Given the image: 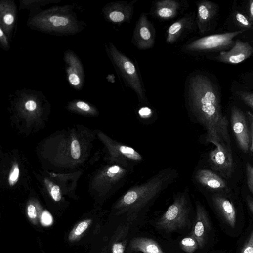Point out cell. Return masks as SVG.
I'll use <instances>...</instances> for the list:
<instances>
[{
	"label": "cell",
	"mask_w": 253,
	"mask_h": 253,
	"mask_svg": "<svg viewBox=\"0 0 253 253\" xmlns=\"http://www.w3.org/2000/svg\"><path fill=\"white\" fill-rule=\"evenodd\" d=\"M71 154L74 159H78L81 155V148L79 142L77 140H73L71 144Z\"/></svg>",
	"instance_id": "obj_24"
},
{
	"label": "cell",
	"mask_w": 253,
	"mask_h": 253,
	"mask_svg": "<svg viewBox=\"0 0 253 253\" xmlns=\"http://www.w3.org/2000/svg\"><path fill=\"white\" fill-rule=\"evenodd\" d=\"M156 30L148 18V14L143 12L136 22L131 43L139 50L149 49L154 47Z\"/></svg>",
	"instance_id": "obj_7"
},
{
	"label": "cell",
	"mask_w": 253,
	"mask_h": 253,
	"mask_svg": "<svg viewBox=\"0 0 253 253\" xmlns=\"http://www.w3.org/2000/svg\"><path fill=\"white\" fill-rule=\"evenodd\" d=\"M139 112L140 115L142 116H147L151 113V110L148 107H145L141 108Z\"/></svg>",
	"instance_id": "obj_36"
},
{
	"label": "cell",
	"mask_w": 253,
	"mask_h": 253,
	"mask_svg": "<svg viewBox=\"0 0 253 253\" xmlns=\"http://www.w3.org/2000/svg\"><path fill=\"white\" fill-rule=\"evenodd\" d=\"M216 86L201 73L189 75L185 83V101L189 118L201 125L206 143H219L231 150L229 122L222 111Z\"/></svg>",
	"instance_id": "obj_1"
},
{
	"label": "cell",
	"mask_w": 253,
	"mask_h": 253,
	"mask_svg": "<svg viewBox=\"0 0 253 253\" xmlns=\"http://www.w3.org/2000/svg\"><path fill=\"white\" fill-rule=\"evenodd\" d=\"M25 107L29 111L35 110L37 107L36 103L33 100H29L25 103Z\"/></svg>",
	"instance_id": "obj_32"
},
{
	"label": "cell",
	"mask_w": 253,
	"mask_h": 253,
	"mask_svg": "<svg viewBox=\"0 0 253 253\" xmlns=\"http://www.w3.org/2000/svg\"><path fill=\"white\" fill-rule=\"evenodd\" d=\"M196 218L191 235L197 240L198 246L203 248L206 243L211 227L207 212L199 202L196 203Z\"/></svg>",
	"instance_id": "obj_12"
},
{
	"label": "cell",
	"mask_w": 253,
	"mask_h": 253,
	"mask_svg": "<svg viewBox=\"0 0 253 253\" xmlns=\"http://www.w3.org/2000/svg\"><path fill=\"white\" fill-rule=\"evenodd\" d=\"M196 25V18L193 13H186L171 24L167 29L166 41L172 44L191 33Z\"/></svg>",
	"instance_id": "obj_11"
},
{
	"label": "cell",
	"mask_w": 253,
	"mask_h": 253,
	"mask_svg": "<svg viewBox=\"0 0 253 253\" xmlns=\"http://www.w3.org/2000/svg\"><path fill=\"white\" fill-rule=\"evenodd\" d=\"M188 6L186 0H160L153 2L149 14L159 20H170L184 12Z\"/></svg>",
	"instance_id": "obj_8"
},
{
	"label": "cell",
	"mask_w": 253,
	"mask_h": 253,
	"mask_svg": "<svg viewBox=\"0 0 253 253\" xmlns=\"http://www.w3.org/2000/svg\"><path fill=\"white\" fill-rule=\"evenodd\" d=\"M90 222V219H87L80 222L71 232L69 236L70 239L73 240L81 236L87 229Z\"/></svg>",
	"instance_id": "obj_20"
},
{
	"label": "cell",
	"mask_w": 253,
	"mask_h": 253,
	"mask_svg": "<svg viewBox=\"0 0 253 253\" xmlns=\"http://www.w3.org/2000/svg\"><path fill=\"white\" fill-rule=\"evenodd\" d=\"M237 94L245 104L253 109V93L239 91L237 92Z\"/></svg>",
	"instance_id": "obj_22"
},
{
	"label": "cell",
	"mask_w": 253,
	"mask_h": 253,
	"mask_svg": "<svg viewBox=\"0 0 253 253\" xmlns=\"http://www.w3.org/2000/svg\"><path fill=\"white\" fill-rule=\"evenodd\" d=\"M192 180L197 185L216 193L224 192L228 189L226 182L215 171L208 169H195Z\"/></svg>",
	"instance_id": "obj_10"
},
{
	"label": "cell",
	"mask_w": 253,
	"mask_h": 253,
	"mask_svg": "<svg viewBox=\"0 0 253 253\" xmlns=\"http://www.w3.org/2000/svg\"><path fill=\"white\" fill-rule=\"evenodd\" d=\"M130 249L143 253H164L160 245L153 239L139 237L133 238L130 242Z\"/></svg>",
	"instance_id": "obj_17"
},
{
	"label": "cell",
	"mask_w": 253,
	"mask_h": 253,
	"mask_svg": "<svg viewBox=\"0 0 253 253\" xmlns=\"http://www.w3.org/2000/svg\"><path fill=\"white\" fill-rule=\"evenodd\" d=\"M247 114L250 123V129L253 130V114L250 111H247Z\"/></svg>",
	"instance_id": "obj_38"
},
{
	"label": "cell",
	"mask_w": 253,
	"mask_h": 253,
	"mask_svg": "<svg viewBox=\"0 0 253 253\" xmlns=\"http://www.w3.org/2000/svg\"><path fill=\"white\" fill-rule=\"evenodd\" d=\"M246 174L248 188L253 194V166L249 163L246 164Z\"/></svg>",
	"instance_id": "obj_21"
},
{
	"label": "cell",
	"mask_w": 253,
	"mask_h": 253,
	"mask_svg": "<svg viewBox=\"0 0 253 253\" xmlns=\"http://www.w3.org/2000/svg\"><path fill=\"white\" fill-rule=\"evenodd\" d=\"M136 1V0H133L114 3L108 13L109 20L114 23L120 24L130 22L133 17L134 4Z\"/></svg>",
	"instance_id": "obj_15"
},
{
	"label": "cell",
	"mask_w": 253,
	"mask_h": 253,
	"mask_svg": "<svg viewBox=\"0 0 253 253\" xmlns=\"http://www.w3.org/2000/svg\"><path fill=\"white\" fill-rule=\"evenodd\" d=\"M253 52V48L248 42L237 40L229 50L221 51L216 59L224 63L236 64L248 58Z\"/></svg>",
	"instance_id": "obj_13"
},
{
	"label": "cell",
	"mask_w": 253,
	"mask_h": 253,
	"mask_svg": "<svg viewBox=\"0 0 253 253\" xmlns=\"http://www.w3.org/2000/svg\"><path fill=\"white\" fill-rule=\"evenodd\" d=\"M244 31L211 35L189 41L183 45L181 50L184 53L192 54L224 49L232 45L233 39Z\"/></svg>",
	"instance_id": "obj_5"
},
{
	"label": "cell",
	"mask_w": 253,
	"mask_h": 253,
	"mask_svg": "<svg viewBox=\"0 0 253 253\" xmlns=\"http://www.w3.org/2000/svg\"><path fill=\"white\" fill-rule=\"evenodd\" d=\"M3 35V32H2V31L1 30V29H0V37H1Z\"/></svg>",
	"instance_id": "obj_40"
},
{
	"label": "cell",
	"mask_w": 253,
	"mask_h": 253,
	"mask_svg": "<svg viewBox=\"0 0 253 253\" xmlns=\"http://www.w3.org/2000/svg\"><path fill=\"white\" fill-rule=\"evenodd\" d=\"M19 175V169L18 165H15L10 173L8 181L10 185H14L18 180Z\"/></svg>",
	"instance_id": "obj_27"
},
{
	"label": "cell",
	"mask_w": 253,
	"mask_h": 253,
	"mask_svg": "<svg viewBox=\"0 0 253 253\" xmlns=\"http://www.w3.org/2000/svg\"><path fill=\"white\" fill-rule=\"evenodd\" d=\"M211 199L216 211L227 223L232 228H234L236 223V215L232 203L219 193L214 194Z\"/></svg>",
	"instance_id": "obj_16"
},
{
	"label": "cell",
	"mask_w": 253,
	"mask_h": 253,
	"mask_svg": "<svg viewBox=\"0 0 253 253\" xmlns=\"http://www.w3.org/2000/svg\"><path fill=\"white\" fill-rule=\"evenodd\" d=\"M27 214L29 217L33 220L35 219L37 216L36 208L33 204H30L27 207Z\"/></svg>",
	"instance_id": "obj_30"
},
{
	"label": "cell",
	"mask_w": 253,
	"mask_h": 253,
	"mask_svg": "<svg viewBox=\"0 0 253 253\" xmlns=\"http://www.w3.org/2000/svg\"><path fill=\"white\" fill-rule=\"evenodd\" d=\"M128 232V227L123 225L119 230L118 237L112 248V253H124L127 243V235Z\"/></svg>",
	"instance_id": "obj_18"
},
{
	"label": "cell",
	"mask_w": 253,
	"mask_h": 253,
	"mask_svg": "<svg viewBox=\"0 0 253 253\" xmlns=\"http://www.w3.org/2000/svg\"><path fill=\"white\" fill-rule=\"evenodd\" d=\"M4 22L8 25L12 24L14 21V17L11 14H6L3 17Z\"/></svg>",
	"instance_id": "obj_34"
},
{
	"label": "cell",
	"mask_w": 253,
	"mask_h": 253,
	"mask_svg": "<svg viewBox=\"0 0 253 253\" xmlns=\"http://www.w3.org/2000/svg\"><path fill=\"white\" fill-rule=\"evenodd\" d=\"M235 19L237 23L242 27L249 28L252 26L250 20L244 14L237 12L235 14Z\"/></svg>",
	"instance_id": "obj_23"
},
{
	"label": "cell",
	"mask_w": 253,
	"mask_h": 253,
	"mask_svg": "<svg viewBox=\"0 0 253 253\" xmlns=\"http://www.w3.org/2000/svg\"><path fill=\"white\" fill-rule=\"evenodd\" d=\"M246 201L249 209L253 214V198L248 196L246 197Z\"/></svg>",
	"instance_id": "obj_35"
},
{
	"label": "cell",
	"mask_w": 253,
	"mask_h": 253,
	"mask_svg": "<svg viewBox=\"0 0 253 253\" xmlns=\"http://www.w3.org/2000/svg\"><path fill=\"white\" fill-rule=\"evenodd\" d=\"M231 124L239 148L243 152L247 153L251 146L250 129L245 114L236 106H233L231 109Z\"/></svg>",
	"instance_id": "obj_9"
},
{
	"label": "cell",
	"mask_w": 253,
	"mask_h": 253,
	"mask_svg": "<svg viewBox=\"0 0 253 253\" xmlns=\"http://www.w3.org/2000/svg\"><path fill=\"white\" fill-rule=\"evenodd\" d=\"M41 221L43 225L49 226L52 223V217L48 211H45L41 215Z\"/></svg>",
	"instance_id": "obj_28"
},
{
	"label": "cell",
	"mask_w": 253,
	"mask_h": 253,
	"mask_svg": "<svg viewBox=\"0 0 253 253\" xmlns=\"http://www.w3.org/2000/svg\"><path fill=\"white\" fill-rule=\"evenodd\" d=\"M250 132V136H251V146H250V150L253 153V132Z\"/></svg>",
	"instance_id": "obj_39"
},
{
	"label": "cell",
	"mask_w": 253,
	"mask_h": 253,
	"mask_svg": "<svg viewBox=\"0 0 253 253\" xmlns=\"http://www.w3.org/2000/svg\"><path fill=\"white\" fill-rule=\"evenodd\" d=\"M189 190L186 186L174 195L172 203L156 222L157 229L170 232L188 225L191 209Z\"/></svg>",
	"instance_id": "obj_3"
},
{
	"label": "cell",
	"mask_w": 253,
	"mask_h": 253,
	"mask_svg": "<svg viewBox=\"0 0 253 253\" xmlns=\"http://www.w3.org/2000/svg\"><path fill=\"white\" fill-rule=\"evenodd\" d=\"M110 54L117 71L126 85L135 92L140 103L147 104L145 90L137 64L113 46L111 47Z\"/></svg>",
	"instance_id": "obj_4"
},
{
	"label": "cell",
	"mask_w": 253,
	"mask_h": 253,
	"mask_svg": "<svg viewBox=\"0 0 253 253\" xmlns=\"http://www.w3.org/2000/svg\"><path fill=\"white\" fill-rule=\"evenodd\" d=\"M180 246L186 253H194L199 247L197 240L192 235L182 239L180 241Z\"/></svg>",
	"instance_id": "obj_19"
},
{
	"label": "cell",
	"mask_w": 253,
	"mask_h": 253,
	"mask_svg": "<svg viewBox=\"0 0 253 253\" xmlns=\"http://www.w3.org/2000/svg\"><path fill=\"white\" fill-rule=\"evenodd\" d=\"M241 253H253V231L243 247Z\"/></svg>",
	"instance_id": "obj_25"
},
{
	"label": "cell",
	"mask_w": 253,
	"mask_h": 253,
	"mask_svg": "<svg viewBox=\"0 0 253 253\" xmlns=\"http://www.w3.org/2000/svg\"><path fill=\"white\" fill-rule=\"evenodd\" d=\"M49 21L55 27L67 25L69 22L68 19L63 17L53 16L50 18Z\"/></svg>",
	"instance_id": "obj_26"
},
{
	"label": "cell",
	"mask_w": 253,
	"mask_h": 253,
	"mask_svg": "<svg viewBox=\"0 0 253 253\" xmlns=\"http://www.w3.org/2000/svg\"><path fill=\"white\" fill-rule=\"evenodd\" d=\"M69 81L73 85H77L80 83L79 78L75 74H71L69 75Z\"/></svg>",
	"instance_id": "obj_31"
},
{
	"label": "cell",
	"mask_w": 253,
	"mask_h": 253,
	"mask_svg": "<svg viewBox=\"0 0 253 253\" xmlns=\"http://www.w3.org/2000/svg\"><path fill=\"white\" fill-rule=\"evenodd\" d=\"M215 148L208 155L209 166L222 177L229 179L234 170V163L232 150L219 143L213 144Z\"/></svg>",
	"instance_id": "obj_6"
},
{
	"label": "cell",
	"mask_w": 253,
	"mask_h": 253,
	"mask_svg": "<svg viewBox=\"0 0 253 253\" xmlns=\"http://www.w3.org/2000/svg\"><path fill=\"white\" fill-rule=\"evenodd\" d=\"M77 106L82 110L88 111L90 110L89 105L84 102L79 101L76 103Z\"/></svg>",
	"instance_id": "obj_33"
},
{
	"label": "cell",
	"mask_w": 253,
	"mask_h": 253,
	"mask_svg": "<svg viewBox=\"0 0 253 253\" xmlns=\"http://www.w3.org/2000/svg\"><path fill=\"white\" fill-rule=\"evenodd\" d=\"M50 194L54 201L58 202L61 200V196L60 188L58 186H53L51 189Z\"/></svg>",
	"instance_id": "obj_29"
},
{
	"label": "cell",
	"mask_w": 253,
	"mask_h": 253,
	"mask_svg": "<svg viewBox=\"0 0 253 253\" xmlns=\"http://www.w3.org/2000/svg\"><path fill=\"white\" fill-rule=\"evenodd\" d=\"M179 176L177 170L167 167L159 170L145 181L128 189L114 206L117 215L133 219L154 203L159 196Z\"/></svg>",
	"instance_id": "obj_2"
},
{
	"label": "cell",
	"mask_w": 253,
	"mask_h": 253,
	"mask_svg": "<svg viewBox=\"0 0 253 253\" xmlns=\"http://www.w3.org/2000/svg\"><path fill=\"white\" fill-rule=\"evenodd\" d=\"M249 10L251 20L253 22V0H251L249 1Z\"/></svg>",
	"instance_id": "obj_37"
},
{
	"label": "cell",
	"mask_w": 253,
	"mask_h": 253,
	"mask_svg": "<svg viewBox=\"0 0 253 253\" xmlns=\"http://www.w3.org/2000/svg\"><path fill=\"white\" fill-rule=\"evenodd\" d=\"M196 5V26L199 32L204 34L210 28L211 22L217 12V6L215 3L208 0L198 1Z\"/></svg>",
	"instance_id": "obj_14"
}]
</instances>
